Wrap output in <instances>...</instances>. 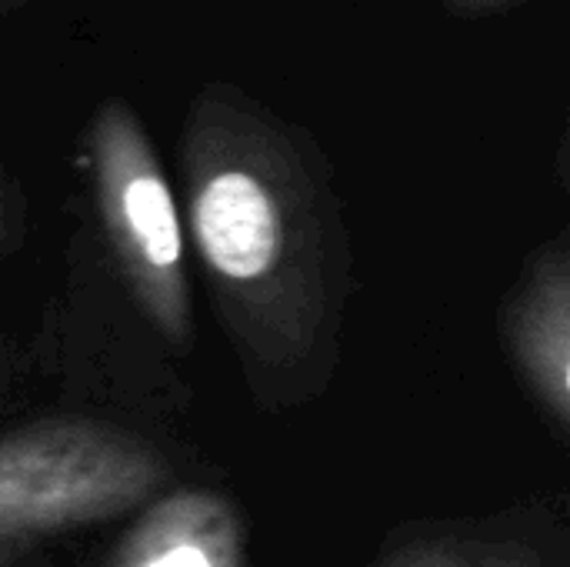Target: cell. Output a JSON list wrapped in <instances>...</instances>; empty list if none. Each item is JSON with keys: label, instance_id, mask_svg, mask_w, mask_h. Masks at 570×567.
<instances>
[{"label": "cell", "instance_id": "7a4b0ae2", "mask_svg": "<svg viewBox=\"0 0 570 567\" xmlns=\"http://www.w3.org/2000/svg\"><path fill=\"white\" fill-rule=\"evenodd\" d=\"M90 164L110 237L157 294L164 321H180V221L147 130L124 100H104L90 120Z\"/></svg>", "mask_w": 570, "mask_h": 567}, {"label": "cell", "instance_id": "6da1fadb", "mask_svg": "<svg viewBox=\"0 0 570 567\" xmlns=\"http://www.w3.org/2000/svg\"><path fill=\"white\" fill-rule=\"evenodd\" d=\"M147 481V458L97 431L57 428L0 441V545L114 515Z\"/></svg>", "mask_w": 570, "mask_h": 567}, {"label": "cell", "instance_id": "3957f363", "mask_svg": "<svg viewBox=\"0 0 570 567\" xmlns=\"http://www.w3.org/2000/svg\"><path fill=\"white\" fill-rule=\"evenodd\" d=\"M137 545L130 567H230V535H224V518L204 501L167 508Z\"/></svg>", "mask_w": 570, "mask_h": 567}, {"label": "cell", "instance_id": "5b68a950", "mask_svg": "<svg viewBox=\"0 0 570 567\" xmlns=\"http://www.w3.org/2000/svg\"><path fill=\"white\" fill-rule=\"evenodd\" d=\"M27 3H33V0H0V13L17 10V7H27Z\"/></svg>", "mask_w": 570, "mask_h": 567}, {"label": "cell", "instance_id": "277c9868", "mask_svg": "<svg viewBox=\"0 0 570 567\" xmlns=\"http://www.w3.org/2000/svg\"><path fill=\"white\" fill-rule=\"evenodd\" d=\"M448 10L454 13H464V17H481V13H491V10H501V7H511L514 0H441Z\"/></svg>", "mask_w": 570, "mask_h": 567}]
</instances>
